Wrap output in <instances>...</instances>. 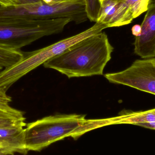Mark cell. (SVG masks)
<instances>
[{
	"label": "cell",
	"mask_w": 155,
	"mask_h": 155,
	"mask_svg": "<svg viewBox=\"0 0 155 155\" xmlns=\"http://www.w3.org/2000/svg\"><path fill=\"white\" fill-rule=\"evenodd\" d=\"M114 48L102 32L76 43L43 64L68 78L102 75Z\"/></svg>",
	"instance_id": "obj_1"
},
{
	"label": "cell",
	"mask_w": 155,
	"mask_h": 155,
	"mask_svg": "<svg viewBox=\"0 0 155 155\" xmlns=\"http://www.w3.org/2000/svg\"><path fill=\"white\" fill-rule=\"evenodd\" d=\"M107 28V25L96 22L90 28L75 35L35 51L23 52V56L20 61L0 72V87L7 91L20 78L49 59L59 55L76 43Z\"/></svg>",
	"instance_id": "obj_2"
},
{
	"label": "cell",
	"mask_w": 155,
	"mask_h": 155,
	"mask_svg": "<svg viewBox=\"0 0 155 155\" xmlns=\"http://www.w3.org/2000/svg\"><path fill=\"white\" fill-rule=\"evenodd\" d=\"M84 115L50 116L26 124L25 142L28 151L40 152L51 144L71 137L85 121Z\"/></svg>",
	"instance_id": "obj_3"
},
{
	"label": "cell",
	"mask_w": 155,
	"mask_h": 155,
	"mask_svg": "<svg viewBox=\"0 0 155 155\" xmlns=\"http://www.w3.org/2000/svg\"><path fill=\"white\" fill-rule=\"evenodd\" d=\"M71 22L60 18L0 23V47L20 50L42 37L61 32Z\"/></svg>",
	"instance_id": "obj_4"
},
{
	"label": "cell",
	"mask_w": 155,
	"mask_h": 155,
	"mask_svg": "<svg viewBox=\"0 0 155 155\" xmlns=\"http://www.w3.org/2000/svg\"><path fill=\"white\" fill-rule=\"evenodd\" d=\"M105 77L112 83L123 85L155 95V58L138 59L125 70L108 73Z\"/></svg>",
	"instance_id": "obj_5"
},
{
	"label": "cell",
	"mask_w": 155,
	"mask_h": 155,
	"mask_svg": "<svg viewBox=\"0 0 155 155\" xmlns=\"http://www.w3.org/2000/svg\"><path fill=\"white\" fill-rule=\"evenodd\" d=\"M134 42V53L142 59L155 57V5L149 6Z\"/></svg>",
	"instance_id": "obj_6"
},
{
	"label": "cell",
	"mask_w": 155,
	"mask_h": 155,
	"mask_svg": "<svg viewBox=\"0 0 155 155\" xmlns=\"http://www.w3.org/2000/svg\"><path fill=\"white\" fill-rule=\"evenodd\" d=\"M25 122L0 128V150L4 155H13L15 153L26 154L25 142Z\"/></svg>",
	"instance_id": "obj_7"
},
{
	"label": "cell",
	"mask_w": 155,
	"mask_h": 155,
	"mask_svg": "<svg viewBox=\"0 0 155 155\" xmlns=\"http://www.w3.org/2000/svg\"><path fill=\"white\" fill-rule=\"evenodd\" d=\"M155 122V108L146 111L125 110L115 117L107 118L108 126L115 124H132L136 126L143 123Z\"/></svg>",
	"instance_id": "obj_8"
},
{
	"label": "cell",
	"mask_w": 155,
	"mask_h": 155,
	"mask_svg": "<svg viewBox=\"0 0 155 155\" xmlns=\"http://www.w3.org/2000/svg\"><path fill=\"white\" fill-rule=\"evenodd\" d=\"M25 117L21 111L9 105H0V128L25 122Z\"/></svg>",
	"instance_id": "obj_9"
},
{
	"label": "cell",
	"mask_w": 155,
	"mask_h": 155,
	"mask_svg": "<svg viewBox=\"0 0 155 155\" xmlns=\"http://www.w3.org/2000/svg\"><path fill=\"white\" fill-rule=\"evenodd\" d=\"M120 1L116 0H104L101 2V8L97 21L105 24L108 28L113 22Z\"/></svg>",
	"instance_id": "obj_10"
},
{
	"label": "cell",
	"mask_w": 155,
	"mask_h": 155,
	"mask_svg": "<svg viewBox=\"0 0 155 155\" xmlns=\"http://www.w3.org/2000/svg\"><path fill=\"white\" fill-rule=\"evenodd\" d=\"M23 56V52L0 47V66L4 68L14 64Z\"/></svg>",
	"instance_id": "obj_11"
},
{
	"label": "cell",
	"mask_w": 155,
	"mask_h": 155,
	"mask_svg": "<svg viewBox=\"0 0 155 155\" xmlns=\"http://www.w3.org/2000/svg\"><path fill=\"white\" fill-rule=\"evenodd\" d=\"M129 9L134 19L147 12L149 0H122Z\"/></svg>",
	"instance_id": "obj_12"
},
{
	"label": "cell",
	"mask_w": 155,
	"mask_h": 155,
	"mask_svg": "<svg viewBox=\"0 0 155 155\" xmlns=\"http://www.w3.org/2000/svg\"><path fill=\"white\" fill-rule=\"evenodd\" d=\"M87 18L91 22H96L101 8L100 0H84Z\"/></svg>",
	"instance_id": "obj_13"
},
{
	"label": "cell",
	"mask_w": 155,
	"mask_h": 155,
	"mask_svg": "<svg viewBox=\"0 0 155 155\" xmlns=\"http://www.w3.org/2000/svg\"><path fill=\"white\" fill-rule=\"evenodd\" d=\"M6 91L0 87V105H9L12 98L6 93Z\"/></svg>",
	"instance_id": "obj_14"
},
{
	"label": "cell",
	"mask_w": 155,
	"mask_h": 155,
	"mask_svg": "<svg viewBox=\"0 0 155 155\" xmlns=\"http://www.w3.org/2000/svg\"><path fill=\"white\" fill-rule=\"evenodd\" d=\"M19 4H21L19 0H0L1 6H8Z\"/></svg>",
	"instance_id": "obj_15"
},
{
	"label": "cell",
	"mask_w": 155,
	"mask_h": 155,
	"mask_svg": "<svg viewBox=\"0 0 155 155\" xmlns=\"http://www.w3.org/2000/svg\"><path fill=\"white\" fill-rule=\"evenodd\" d=\"M136 126L144 127L147 129L155 130V122L151 123H143L138 124Z\"/></svg>",
	"instance_id": "obj_16"
},
{
	"label": "cell",
	"mask_w": 155,
	"mask_h": 155,
	"mask_svg": "<svg viewBox=\"0 0 155 155\" xmlns=\"http://www.w3.org/2000/svg\"><path fill=\"white\" fill-rule=\"evenodd\" d=\"M133 34L135 36H137L140 34L141 32V25H136L133 26L132 29Z\"/></svg>",
	"instance_id": "obj_17"
},
{
	"label": "cell",
	"mask_w": 155,
	"mask_h": 155,
	"mask_svg": "<svg viewBox=\"0 0 155 155\" xmlns=\"http://www.w3.org/2000/svg\"><path fill=\"white\" fill-rule=\"evenodd\" d=\"M21 4L34 3L41 2L42 0H19Z\"/></svg>",
	"instance_id": "obj_18"
},
{
	"label": "cell",
	"mask_w": 155,
	"mask_h": 155,
	"mask_svg": "<svg viewBox=\"0 0 155 155\" xmlns=\"http://www.w3.org/2000/svg\"><path fill=\"white\" fill-rule=\"evenodd\" d=\"M153 5H155V0H149V6ZM149 6H148V7H149Z\"/></svg>",
	"instance_id": "obj_19"
},
{
	"label": "cell",
	"mask_w": 155,
	"mask_h": 155,
	"mask_svg": "<svg viewBox=\"0 0 155 155\" xmlns=\"http://www.w3.org/2000/svg\"><path fill=\"white\" fill-rule=\"evenodd\" d=\"M42 1L43 2L46 3H51L52 2H53V0H42Z\"/></svg>",
	"instance_id": "obj_20"
},
{
	"label": "cell",
	"mask_w": 155,
	"mask_h": 155,
	"mask_svg": "<svg viewBox=\"0 0 155 155\" xmlns=\"http://www.w3.org/2000/svg\"><path fill=\"white\" fill-rule=\"evenodd\" d=\"M68 0H53V2H60V1H65Z\"/></svg>",
	"instance_id": "obj_21"
},
{
	"label": "cell",
	"mask_w": 155,
	"mask_h": 155,
	"mask_svg": "<svg viewBox=\"0 0 155 155\" xmlns=\"http://www.w3.org/2000/svg\"><path fill=\"white\" fill-rule=\"evenodd\" d=\"M4 67H3L2 66H0V72H1V71H2L3 70Z\"/></svg>",
	"instance_id": "obj_22"
},
{
	"label": "cell",
	"mask_w": 155,
	"mask_h": 155,
	"mask_svg": "<svg viewBox=\"0 0 155 155\" xmlns=\"http://www.w3.org/2000/svg\"><path fill=\"white\" fill-rule=\"evenodd\" d=\"M4 155V154L3 153H2V152L0 150V155Z\"/></svg>",
	"instance_id": "obj_23"
},
{
	"label": "cell",
	"mask_w": 155,
	"mask_h": 155,
	"mask_svg": "<svg viewBox=\"0 0 155 155\" xmlns=\"http://www.w3.org/2000/svg\"><path fill=\"white\" fill-rule=\"evenodd\" d=\"M101 1V2H103V1H104V0H100Z\"/></svg>",
	"instance_id": "obj_24"
},
{
	"label": "cell",
	"mask_w": 155,
	"mask_h": 155,
	"mask_svg": "<svg viewBox=\"0 0 155 155\" xmlns=\"http://www.w3.org/2000/svg\"><path fill=\"white\" fill-rule=\"evenodd\" d=\"M116 1H122V0H116Z\"/></svg>",
	"instance_id": "obj_25"
}]
</instances>
